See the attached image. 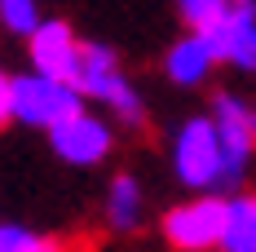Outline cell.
Listing matches in <instances>:
<instances>
[{
    "mask_svg": "<svg viewBox=\"0 0 256 252\" xmlns=\"http://www.w3.org/2000/svg\"><path fill=\"white\" fill-rule=\"evenodd\" d=\"M216 252H256V195H230V221Z\"/></svg>",
    "mask_w": 256,
    "mask_h": 252,
    "instance_id": "8fae6325",
    "label": "cell"
},
{
    "mask_svg": "<svg viewBox=\"0 0 256 252\" xmlns=\"http://www.w3.org/2000/svg\"><path fill=\"white\" fill-rule=\"evenodd\" d=\"M40 23H44L40 0H0V27H4L9 36H22L26 40Z\"/></svg>",
    "mask_w": 256,
    "mask_h": 252,
    "instance_id": "4fadbf2b",
    "label": "cell"
},
{
    "mask_svg": "<svg viewBox=\"0 0 256 252\" xmlns=\"http://www.w3.org/2000/svg\"><path fill=\"white\" fill-rule=\"evenodd\" d=\"M76 89L84 93V102L106 106V115L120 120L124 128H142L146 124V102H142V93L132 89V80L124 76L115 49L102 45V40H84V58H80Z\"/></svg>",
    "mask_w": 256,
    "mask_h": 252,
    "instance_id": "3957f363",
    "label": "cell"
},
{
    "mask_svg": "<svg viewBox=\"0 0 256 252\" xmlns=\"http://www.w3.org/2000/svg\"><path fill=\"white\" fill-rule=\"evenodd\" d=\"M226 221H230V199L199 195L164 212V239L177 252H212L226 239Z\"/></svg>",
    "mask_w": 256,
    "mask_h": 252,
    "instance_id": "277c9868",
    "label": "cell"
},
{
    "mask_svg": "<svg viewBox=\"0 0 256 252\" xmlns=\"http://www.w3.org/2000/svg\"><path fill=\"white\" fill-rule=\"evenodd\" d=\"M221 62L234 71H256V0H230V9L208 27Z\"/></svg>",
    "mask_w": 256,
    "mask_h": 252,
    "instance_id": "ba28073f",
    "label": "cell"
},
{
    "mask_svg": "<svg viewBox=\"0 0 256 252\" xmlns=\"http://www.w3.org/2000/svg\"><path fill=\"white\" fill-rule=\"evenodd\" d=\"M172 173L194 195H216L221 186H230V164L212 111L181 120V128L172 133Z\"/></svg>",
    "mask_w": 256,
    "mask_h": 252,
    "instance_id": "7a4b0ae2",
    "label": "cell"
},
{
    "mask_svg": "<svg viewBox=\"0 0 256 252\" xmlns=\"http://www.w3.org/2000/svg\"><path fill=\"white\" fill-rule=\"evenodd\" d=\"M216 67H221V53L212 45V36L194 31V27L181 40H172L168 53H164V76L172 80V84H181V89H199Z\"/></svg>",
    "mask_w": 256,
    "mask_h": 252,
    "instance_id": "9c48e42d",
    "label": "cell"
},
{
    "mask_svg": "<svg viewBox=\"0 0 256 252\" xmlns=\"http://www.w3.org/2000/svg\"><path fill=\"white\" fill-rule=\"evenodd\" d=\"M212 120L221 128V146H226V164H230V186L248 173L256 155V106L243 102L238 93H216L212 102Z\"/></svg>",
    "mask_w": 256,
    "mask_h": 252,
    "instance_id": "52a82bcc",
    "label": "cell"
},
{
    "mask_svg": "<svg viewBox=\"0 0 256 252\" xmlns=\"http://www.w3.org/2000/svg\"><path fill=\"white\" fill-rule=\"evenodd\" d=\"M49 146H53V155H58L62 164H71V168H93V164H102L106 155H110L115 128H110V120L93 115V111H80V115L62 120V124L49 133Z\"/></svg>",
    "mask_w": 256,
    "mask_h": 252,
    "instance_id": "8992f818",
    "label": "cell"
},
{
    "mask_svg": "<svg viewBox=\"0 0 256 252\" xmlns=\"http://www.w3.org/2000/svg\"><path fill=\"white\" fill-rule=\"evenodd\" d=\"M177 9H181V18L194 27V31H208V27L230 9V0H177Z\"/></svg>",
    "mask_w": 256,
    "mask_h": 252,
    "instance_id": "5bb4252c",
    "label": "cell"
},
{
    "mask_svg": "<svg viewBox=\"0 0 256 252\" xmlns=\"http://www.w3.org/2000/svg\"><path fill=\"white\" fill-rule=\"evenodd\" d=\"M0 252H66V243L53 234H40V230H26L18 221H4L0 226Z\"/></svg>",
    "mask_w": 256,
    "mask_h": 252,
    "instance_id": "7c38bea8",
    "label": "cell"
},
{
    "mask_svg": "<svg viewBox=\"0 0 256 252\" xmlns=\"http://www.w3.org/2000/svg\"><path fill=\"white\" fill-rule=\"evenodd\" d=\"M26 58H31V71L76 84L80 58H84V40L76 36V27H71V23H62V18H44V23L26 36Z\"/></svg>",
    "mask_w": 256,
    "mask_h": 252,
    "instance_id": "5b68a950",
    "label": "cell"
},
{
    "mask_svg": "<svg viewBox=\"0 0 256 252\" xmlns=\"http://www.w3.org/2000/svg\"><path fill=\"white\" fill-rule=\"evenodd\" d=\"M142 212H146V195H142V181L132 173H115L106 186V226L128 234V230L142 226Z\"/></svg>",
    "mask_w": 256,
    "mask_h": 252,
    "instance_id": "30bf717a",
    "label": "cell"
},
{
    "mask_svg": "<svg viewBox=\"0 0 256 252\" xmlns=\"http://www.w3.org/2000/svg\"><path fill=\"white\" fill-rule=\"evenodd\" d=\"M84 111V93L66 80L40 76V71H9L0 76V120L4 124H26V128H53Z\"/></svg>",
    "mask_w": 256,
    "mask_h": 252,
    "instance_id": "6da1fadb",
    "label": "cell"
}]
</instances>
